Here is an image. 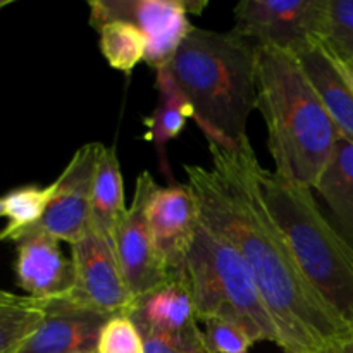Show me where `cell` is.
I'll use <instances>...</instances> for the list:
<instances>
[{"mask_svg": "<svg viewBox=\"0 0 353 353\" xmlns=\"http://www.w3.org/2000/svg\"><path fill=\"white\" fill-rule=\"evenodd\" d=\"M212 169L185 165L200 224L236 248L274 319L285 353H324L350 326L303 274L257 185L250 140L236 148L209 143Z\"/></svg>", "mask_w": 353, "mask_h": 353, "instance_id": "cell-1", "label": "cell"}, {"mask_svg": "<svg viewBox=\"0 0 353 353\" xmlns=\"http://www.w3.org/2000/svg\"><path fill=\"white\" fill-rule=\"evenodd\" d=\"M165 68L192 103L207 143L236 148L248 141V117L257 109L254 41L234 30L195 26Z\"/></svg>", "mask_w": 353, "mask_h": 353, "instance_id": "cell-2", "label": "cell"}, {"mask_svg": "<svg viewBox=\"0 0 353 353\" xmlns=\"http://www.w3.org/2000/svg\"><path fill=\"white\" fill-rule=\"evenodd\" d=\"M257 109L276 174L314 188L341 134L295 52L257 47Z\"/></svg>", "mask_w": 353, "mask_h": 353, "instance_id": "cell-3", "label": "cell"}, {"mask_svg": "<svg viewBox=\"0 0 353 353\" xmlns=\"http://www.w3.org/2000/svg\"><path fill=\"white\" fill-rule=\"evenodd\" d=\"M265 205L285 233L303 274L347 326L353 324V248L324 217L314 190L257 168Z\"/></svg>", "mask_w": 353, "mask_h": 353, "instance_id": "cell-4", "label": "cell"}, {"mask_svg": "<svg viewBox=\"0 0 353 353\" xmlns=\"http://www.w3.org/2000/svg\"><path fill=\"white\" fill-rule=\"evenodd\" d=\"M196 321L221 319L240 326L254 343L281 348L274 319L236 248L200 224L186 259Z\"/></svg>", "mask_w": 353, "mask_h": 353, "instance_id": "cell-5", "label": "cell"}, {"mask_svg": "<svg viewBox=\"0 0 353 353\" xmlns=\"http://www.w3.org/2000/svg\"><path fill=\"white\" fill-rule=\"evenodd\" d=\"M90 24L93 30L105 23L133 24L147 38L143 61L155 71L165 68L178 52L193 24L188 14H202L200 0H92Z\"/></svg>", "mask_w": 353, "mask_h": 353, "instance_id": "cell-6", "label": "cell"}, {"mask_svg": "<svg viewBox=\"0 0 353 353\" xmlns=\"http://www.w3.org/2000/svg\"><path fill=\"white\" fill-rule=\"evenodd\" d=\"M330 0H243L234 6V28L257 47L300 52L326 41Z\"/></svg>", "mask_w": 353, "mask_h": 353, "instance_id": "cell-7", "label": "cell"}, {"mask_svg": "<svg viewBox=\"0 0 353 353\" xmlns=\"http://www.w3.org/2000/svg\"><path fill=\"white\" fill-rule=\"evenodd\" d=\"M155 186L157 183L148 171L138 176L133 202L121 217L112 238L121 271L134 300L154 292L174 276L159 255L148 224L147 207Z\"/></svg>", "mask_w": 353, "mask_h": 353, "instance_id": "cell-8", "label": "cell"}, {"mask_svg": "<svg viewBox=\"0 0 353 353\" xmlns=\"http://www.w3.org/2000/svg\"><path fill=\"white\" fill-rule=\"evenodd\" d=\"M102 147V143H86L74 152L62 174L55 179L54 199L43 217L19 238L28 233H45L72 245L93 233L92 190Z\"/></svg>", "mask_w": 353, "mask_h": 353, "instance_id": "cell-9", "label": "cell"}, {"mask_svg": "<svg viewBox=\"0 0 353 353\" xmlns=\"http://www.w3.org/2000/svg\"><path fill=\"white\" fill-rule=\"evenodd\" d=\"M74 288L64 300L107 316H130L134 307L121 271L114 245L99 233H90L71 245Z\"/></svg>", "mask_w": 353, "mask_h": 353, "instance_id": "cell-10", "label": "cell"}, {"mask_svg": "<svg viewBox=\"0 0 353 353\" xmlns=\"http://www.w3.org/2000/svg\"><path fill=\"white\" fill-rule=\"evenodd\" d=\"M155 248L171 274L186 269V259L200 228V212L188 185L155 186L147 207Z\"/></svg>", "mask_w": 353, "mask_h": 353, "instance_id": "cell-11", "label": "cell"}, {"mask_svg": "<svg viewBox=\"0 0 353 353\" xmlns=\"http://www.w3.org/2000/svg\"><path fill=\"white\" fill-rule=\"evenodd\" d=\"M110 317L64 299L47 300L43 323L17 353H97L100 333Z\"/></svg>", "mask_w": 353, "mask_h": 353, "instance_id": "cell-12", "label": "cell"}, {"mask_svg": "<svg viewBox=\"0 0 353 353\" xmlns=\"http://www.w3.org/2000/svg\"><path fill=\"white\" fill-rule=\"evenodd\" d=\"M17 285L37 300L65 299L74 288V264L45 233H28L16 241Z\"/></svg>", "mask_w": 353, "mask_h": 353, "instance_id": "cell-13", "label": "cell"}, {"mask_svg": "<svg viewBox=\"0 0 353 353\" xmlns=\"http://www.w3.org/2000/svg\"><path fill=\"white\" fill-rule=\"evenodd\" d=\"M130 317L138 331H150L164 336H186L200 331L186 269L154 292L137 299Z\"/></svg>", "mask_w": 353, "mask_h": 353, "instance_id": "cell-14", "label": "cell"}, {"mask_svg": "<svg viewBox=\"0 0 353 353\" xmlns=\"http://www.w3.org/2000/svg\"><path fill=\"white\" fill-rule=\"evenodd\" d=\"M295 54L319 92L340 134L353 143V92L338 71L326 41H316Z\"/></svg>", "mask_w": 353, "mask_h": 353, "instance_id": "cell-15", "label": "cell"}, {"mask_svg": "<svg viewBox=\"0 0 353 353\" xmlns=\"http://www.w3.org/2000/svg\"><path fill=\"white\" fill-rule=\"evenodd\" d=\"M155 81H157L159 90V103L152 116L145 119V126L148 130L147 140L155 145L162 169L168 174L169 181L174 183L171 171H169L168 159H165V148H168L169 141L183 133L188 119L195 117V112H193L190 100L176 85L174 78L168 71V68L155 71Z\"/></svg>", "mask_w": 353, "mask_h": 353, "instance_id": "cell-16", "label": "cell"}, {"mask_svg": "<svg viewBox=\"0 0 353 353\" xmlns=\"http://www.w3.org/2000/svg\"><path fill=\"white\" fill-rule=\"evenodd\" d=\"M312 190L327 203L336 217L338 231L353 248V143L350 140L338 138L333 155Z\"/></svg>", "mask_w": 353, "mask_h": 353, "instance_id": "cell-17", "label": "cell"}, {"mask_svg": "<svg viewBox=\"0 0 353 353\" xmlns=\"http://www.w3.org/2000/svg\"><path fill=\"white\" fill-rule=\"evenodd\" d=\"M126 209L124 179L116 148L102 147L99 162H97L92 190L93 231L112 243L114 231H116Z\"/></svg>", "mask_w": 353, "mask_h": 353, "instance_id": "cell-18", "label": "cell"}, {"mask_svg": "<svg viewBox=\"0 0 353 353\" xmlns=\"http://www.w3.org/2000/svg\"><path fill=\"white\" fill-rule=\"evenodd\" d=\"M47 300L0 290V353H17L43 323Z\"/></svg>", "mask_w": 353, "mask_h": 353, "instance_id": "cell-19", "label": "cell"}, {"mask_svg": "<svg viewBox=\"0 0 353 353\" xmlns=\"http://www.w3.org/2000/svg\"><path fill=\"white\" fill-rule=\"evenodd\" d=\"M54 193L55 181L48 186H23L7 193L2 202L3 216L9 223L0 231V241H16L21 233L33 228L43 217Z\"/></svg>", "mask_w": 353, "mask_h": 353, "instance_id": "cell-20", "label": "cell"}, {"mask_svg": "<svg viewBox=\"0 0 353 353\" xmlns=\"http://www.w3.org/2000/svg\"><path fill=\"white\" fill-rule=\"evenodd\" d=\"M99 47L107 64L116 71L131 74L137 64L143 61L147 38L133 24L112 21L97 28Z\"/></svg>", "mask_w": 353, "mask_h": 353, "instance_id": "cell-21", "label": "cell"}, {"mask_svg": "<svg viewBox=\"0 0 353 353\" xmlns=\"http://www.w3.org/2000/svg\"><path fill=\"white\" fill-rule=\"evenodd\" d=\"M326 43L341 59L353 61V0H330Z\"/></svg>", "mask_w": 353, "mask_h": 353, "instance_id": "cell-22", "label": "cell"}, {"mask_svg": "<svg viewBox=\"0 0 353 353\" xmlns=\"http://www.w3.org/2000/svg\"><path fill=\"white\" fill-rule=\"evenodd\" d=\"M97 353H145L143 338L130 316H114L107 321Z\"/></svg>", "mask_w": 353, "mask_h": 353, "instance_id": "cell-23", "label": "cell"}, {"mask_svg": "<svg viewBox=\"0 0 353 353\" xmlns=\"http://www.w3.org/2000/svg\"><path fill=\"white\" fill-rule=\"evenodd\" d=\"M203 324V336L210 353H250L254 347L250 336L236 324L221 319H210Z\"/></svg>", "mask_w": 353, "mask_h": 353, "instance_id": "cell-24", "label": "cell"}, {"mask_svg": "<svg viewBox=\"0 0 353 353\" xmlns=\"http://www.w3.org/2000/svg\"><path fill=\"white\" fill-rule=\"evenodd\" d=\"M145 353H210L203 331L186 336H164V334L140 331Z\"/></svg>", "mask_w": 353, "mask_h": 353, "instance_id": "cell-25", "label": "cell"}, {"mask_svg": "<svg viewBox=\"0 0 353 353\" xmlns=\"http://www.w3.org/2000/svg\"><path fill=\"white\" fill-rule=\"evenodd\" d=\"M324 353H353V324Z\"/></svg>", "mask_w": 353, "mask_h": 353, "instance_id": "cell-26", "label": "cell"}, {"mask_svg": "<svg viewBox=\"0 0 353 353\" xmlns=\"http://www.w3.org/2000/svg\"><path fill=\"white\" fill-rule=\"evenodd\" d=\"M7 3H10V0H0V9H2V7H6Z\"/></svg>", "mask_w": 353, "mask_h": 353, "instance_id": "cell-27", "label": "cell"}, {"mask_svg": "<svg viewBox=\"0 0 353 353\" xmlns=\"http://www.w3.org/2000/svg\"><path fill=\"white\" fill-rule=\"evenodd\" d=\"M3 216V202H2V199H0V217Z\"/></svg>", "mask_w": 353, "mask_h": 353, "instance_id": "cell-28", "label": "cell"}]
</instances>
